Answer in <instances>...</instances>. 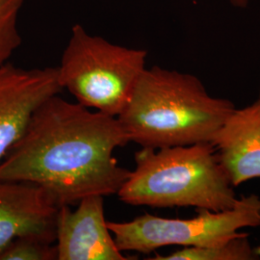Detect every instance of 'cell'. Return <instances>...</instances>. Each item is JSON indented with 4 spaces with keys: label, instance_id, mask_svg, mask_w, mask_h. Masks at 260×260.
Instances as JSON below:
<instances>
[{
    "label": "cell",
    "instance_id": "6da1fadb",
    "mask_svg": "<svg viewBox=\"0 0 260 260\" xmlns=\"http://www.w3.org/2000/svg\"><path fill=\"white\" fill-rule=\"evenodd\" d=\"M128 143L117 117L55 94L38 107L0 162V180L37 184L59 205L117 195L130 171L119 165L114 151Z\"/></svg>",
    "mask_w": 260,
    "mask_h": 260
},
{
    "label": "cell",
    "instance_id": "7a4b0ae2",
    "mask_svg": "<svg viewBox=\"0 0 260 260\" xmlns=\"http://www.w3.org/2000/svg\"><path fill=\"white\" fill-rule=\"evenodd\" d=\"M234 109L195 75L155 66L143 72L117 118L129 142L161 149L210 143Z\"/></svg>",
    "mask_w": 260,
    "mask_h": 260
},
{
    "label": "cell",
    "instance_id": "3957f363",
    "mask_svg": "<svg viewBox=\"0 0 260 260\" xmlns=\"http://www.w3.org/2000/svg\"><path fill=\"white\" fill-rule=\"evenodd\" d=\"M117 195L126 205L224 211L238 198L211 143L142 148Z\"/></svg>",
    "mask_w": 260,
    "mask_h": 260
},
{
    "label": "cell",
    "instance_id": "277c9868",
    "mask_svg": "<svg viewBox=\"0 0 260 260\" xmlns=\"http://www.w3.org/2000/svg\"><path fill=\"white\" fill-rule=\"evenodd\" d=\"M147 57L144 49L112 44L75 24L57 67L58 80L81 105L118 117L146 70Z\"/></svg>",
    "mask_w": 260,
    "mask_h": 260
},
{
    "label": "cell",
    "instance_id": "5b68a950",
    "mask_svg": "<svg viewBox=\"0 0 260 260\" xmlns=\"http://www.w3.org/2000/svg\"><path fill=\"white\" fill-rule=\"evenodd\" d=\"M121 251L149 253L166 246L202 247L237 236L244 228L260 226V197L238 198L224 211L198 209L190 219L162 218L144 214L129 222H107Z\"/></svg>",
    "mask_w": 260,
    "mask_h": 260
},
{
    "label": "cell",
    "instance_id": "8992f818",
    "mask_svg": "<svg viewBox=\"0 0 260 260\" xmlns=\"http://www.w3.org/2000/svg\"><path fill=\"white\" fill-rule=\"evenodd\" d=\"M62 91L57 68L24 69L10 62L0 66V162L38 107Z\"/></svg>",
    "mask_w": 260,
    "mask_h": 260
},
{
    "label": "cell",
    "instance_id": "52a82bcc",
    "mask_svg": "<svg viewBox=\"0 0 260 260\" xmlns=\"http://www.w3.org/2000/svg\"><path fill=\"white\" fill-rule=\"evenodd\" d=\"M104 197L82 199L77 208L60 205L56 220L57 260H128L118 248L104 215Z\"/></svg>",
    "mask_w": 260,
    "mask_h": 260
},
{
    "label": "cell",
    "instance_id": "ba28073f",
    "mask_svg": "<svg viewBox=\"0 0 260 260\" xmlns=\"http://www.w3.org/2000/svg\"><path fill=\"white\" fill-rule=\"evenodd\" d=\"M59 208L55 199L41 186L0 180V251L24 235L55 242Z\"/></svg>",
    "mask_w": 260,
    "mask_h": 260
},
{
    "label": "cell",
    "instance_id": "9c48e42d",
    "mask_svg": "<svg viewBox=\"0 0 260 260\" xmlns=\"http://www.w3.org/2000/svg\"><path fill=\"white\" fill-rule=\"evenodd\" d=\"M233 187L260 177V99L234 109L210 142Z\"/></svg>",
    "mask_w": 260,
    "mask_h": 260
},
{
    "label": "cell",
    "instance_id": "30bf717a",
    "mask_svg": "<svg viewBox=\"0 0 260 260\" xmlns=\"http://www.w3.org/2000/svg\"><path fill=\"white\" fill-rule=\"evenodd\" d=\"M258 258L255 249L248 240V234L240 233L225 241L202 247H183L167 255L152 260H252Z\"/></svg>",
    "mask_w": 260,
    "mask_h": 260
},
{
    "label": "cell",
    "instance_id": "8fae6325",
    "mask_svg": "<svg viewBox=\"0 0 260 260\" xmlns=\"http://www.w3.org/2000/svg\"><path fill=\"white\" fill-rule=\"evenodd\" d=\"M24 1L0 0V66L8 63L21 45L18 21Z\"/></svg>",
    "mask_w": 260,
    "mask_h": 260
},
{
    "label": "cell",
    "instance_id": "7c38bea8",
    "mask_svg": "<svg viewBox=\"0 0 260 260\" xmlns=\"http://www.w3.org/2000/svg\"><path fill=\"white\" fill-rule=\"evenodd\" d=\"M54 242L40 235H24L16 238L0 251V260H56Z\"/></svg>",
    "mask_w": 260,
    "mask_h": 260
},
{
    "label": "cell",
    "instance_id": "4fadbf2b",
    "mask_svg": "<svg viewBox=\"0 0 260 260\" xmlns=\"http://www.w3.org/2000/svg\"><path fill=\"white\" fill-rule=\"evenodd\" d=\"M233 6L235 8H240V9H245L248 7L250 4L251 0H228Z\"/></svg>",
    "mask_w": 260,
    "mask_h": 260
},
{
    "label": "cell",
    "instance_id": "5bb4252c",
    "mask_svg": "<svg viewBox=\"0 0 260 260\" xmlns=\"http://www.w3.org/2000/svg\"><path fill=\"white\" fill-rule=\"evenodd\" d=\"M255 252H256L257 256H258V257H260V246L259 247H257V248L255 249Z\"/></svg>",
    "mask_w": 260,
    "mask_h": 260
},
{
    "label": "cell",
    "instance_id": "9a60e30c",
    "mask_svg": "<svg viewBox=\"0 0 260 260\" xmlns=\"http://www.w3.org/2000/svg\"><path fill=\"white\" fill-rule=\"evenodd\" d=\"M258 99H260V90H259V98Z\"/></svg>",
    "mask_w": 260,
    "mask_h": 260
}]
</instances>
